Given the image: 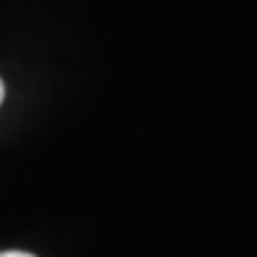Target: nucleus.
Listing matches in <instances>:
<instances>
[{"label": "nucleus", "mask_w": 257, "mask_h": 257, "mask_svg": "<svg viewBox=\"0 0 257 257\" xmlns=\"http://www.w3.org/2000/svg\"><path fill=\"white\" fill-rule=\"evenodd\" d=\"M0 257H36V255H31V252H22V250H5V252H0Z\"/></svg>", "instance_id": "f257e3e1"}, {"label": "nucleus", "mask_w": 257, "mask_h": 257, "mask_svg": "<svg viewBox=\"0 0 257 257\" xmlns=\"http://www.w3.org/2000/svg\"><path fill=\"white\" fill-rule=\"evenodd\" d=\"M3 98H5V83L0 81V102H3Z\"/></svg>", "instance_id": "f03ea898"}]
</instances>
